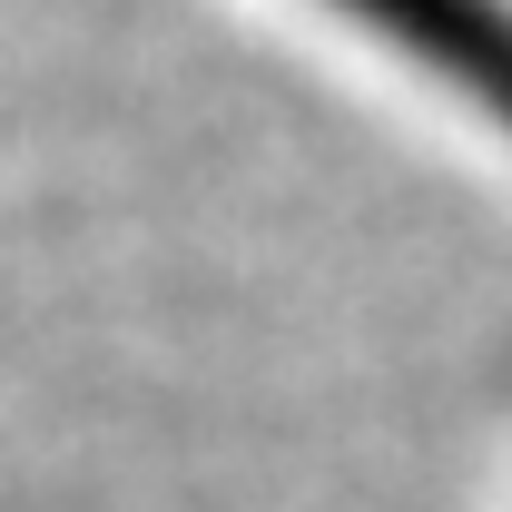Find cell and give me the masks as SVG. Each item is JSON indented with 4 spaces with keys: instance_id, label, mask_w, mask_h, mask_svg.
<instances>
[{
    "instance_id": "6da1fadb",
    "label": "cell",
    "mask_w": 512,
    "mask_h": 512,
    "mask_svg": "<svg viewBox=\"0 0 512 512\" xmlns=\"http://www.w3.org/2000/svg\"><path fill=\"white\" fill-rule=\"evenodd\" d=\"M345 20L384 30L394 50L453 79L473 109H493L512 128V0H335Z\"/></svg>"
}]
</instances>
